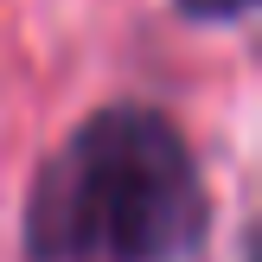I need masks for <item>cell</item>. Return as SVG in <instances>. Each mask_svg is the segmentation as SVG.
<instances>
[{
    "instance_id": "obj_1",
    "label": "cell",
    "mask_w": 262,
    "mask_h": 262,
    "mask_svg": "<svg viewBox=\"0 0 262 262\" xmlns=\"http://www.w3.org/2000/svg\"><path fill=\"white\" fill-rule=\"evenodd\" d=\"M211 224L199 154L147 102H102L26 192L32 262H179Z\"/></svg>"
},
{
    "instance_id": "obj_2",
    "label": "cell",
    "mask_w": 262,
    "mask_h": 262,
    "mask_svg": "<svg viewBox=\"0 0 262 262\" xmlns=\"http://www.w3.org/2000/svg\"><path fill=\"white\" fill-rule=\"evenodd\" d=\"M186 19H199V26H224V19H243V13L256 7V0H173Z\"/></svg>"
}]
</instances>
